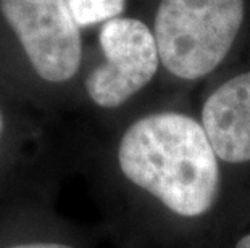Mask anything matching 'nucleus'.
Segmentation results:
<instances>
[{"mask_svg":"<svg viewBox=\"0 0 250 248\" xmlns=\"http://www.w3.org/2000/svg\"><path fill=\"white\" fill-rule=\"evenodd\" d=\"M244 19V0H162L153 36L163 66L183 79L225 60Z\"/></svg>","mask_w":250,"mask_h":248,"instance_id":"obj_2","label":"nucleus"},{"mask_svg":"<svg viewBox=\"0 0 250 248\" xmlns=\"http://www.w3.org/2000/svg\"><path fill=\"white\" fill-rule=\"evenodd\" d=\"M0 12L42 79L65 82L76 75L81 36L66 0H0Z\"/></svg>","mask_w":250,"mask_h":248,"instance_id":"obj_3","label":"nucleus"},{"mask_svg":"<svg viewBox=\"0 0 250 248\" xmlns=\"http://www.w3.org/2000/svg\"><path fill=\"white\" fill-rule=\"evenodd\" d=\"M125 176L171 210L195 218L215 203L220 187L218 155L204 126L181 113L144 116L118 147Z\"/></svg>","mask_w":250,"mask_h":248,"instance_id":"obj_1","label":"nucleus"},{"mask_svg":"<svg viewBox=\"0 0 250 248\" xmlns=\"http://www.w3.org/2000/svg\"><path fill=\"white\" fill-rule=\"evenodd\" d=\"M202 126L218 158L250 161V73L229 79L207 98Z\"/></svg>","mask_w":250,"mask_h":248,"instance_id":"obj_5","label":"nucleus"},{"mask_svg":"<svg viewBox=\"0 0 250 248\" xmlns=\"http://www.w3.org/2000/svg\"><path fill=\"white\" fill-rule=\"evenodd\" d=\"M3 126H5V121H3L2 110H0V140H2V135H3Z\"/></svg>","mask_w":250,"mask_h":248,"instance_id":"obj_9","label":"nucleus"},{"mask_svg":"<svg viewBox=\"0 0 250 248\" xmlns=\"http://www.w3.org/2000/svg\"><path fill=\"white\" fill-rule=\"evenodd\" d=\"M12 248H71V247L62 245V244H26V245L12 247Z\"/></svg>","mask_w":250,"mask_h":248,"instance_id":"obj_7","label":"nucleus"},{"mask_svg":"<svg viewBox=\"0 0 250 248\" xmlns=\"http://www.w3.org/2000/svg\"><path fill=\"white\" fill-rule=\"evenodd\" d=\"M99 40L105 63L89 73L86 91L99 107L115 108L152 81L160 61L158 47L142 21L121 17L105 21Z\"/></svg>","mask_w":250,"mask_h":248,"instance_id":"obj_4","label":"nucleus"},{"mask_svg":"<svg viewBox=\"0 0 250 248\" xmlns=\"http://www.w3.org/2000/svg\"><path fill=\"white\" fill-rule=\"evenodd\" d=\"M236 248H250V234L246 235V237H242V239L237 242Z\"/></svg>","mask_w":250,"mask_h":248,"instance_id":"obj_8","label":"nucleus"},{"mask_svg":"<svg viewBox=\"0 0 250 248\" xmlns=\"http://www.w3.org/2000/svg\"><path fill=\"white\" fill-rule=\"evenodd\" d=\"M78 26H90L118 18L126 0H66Z\"/></svg>","mask_w":250,"mask_h":248,"instance_id":"obj_6","label":"nucleus"}]
</instances>
